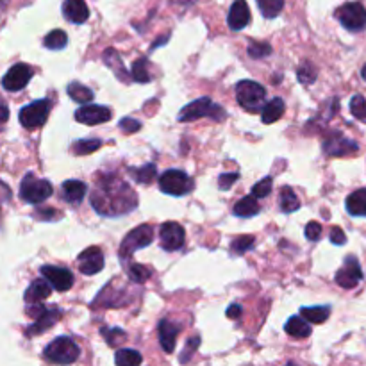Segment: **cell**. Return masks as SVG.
Wrapping results in <instances>:
<instances>
[{
	"label": "cell",
	"instance_id": "obj_21",
	"mask_svg": "<svg viewBox=\"0 0 366 366\" xmlns=\"http://www.w3.org/2000/svg\"><path fill=\"white\" fill-rule=\"evenodd\" d=\"M50 293H52V286L47 279H36V280H32L31 286L27 287V292H25L24 299H25V302L36 304V302H41V300L48 299Z\"/></svg>",
	"mask_w": 366,
	"mask_h": 366
},
{
	"label": "cell",
	"instance_id": "obj_17",
	"mask_svg": "<svg viewBox=\"0 0 366 366\" xmlns=\"http://www.w3.org/2000/svg\"><path fill=\"white\" fill-rule=\"evenodd\" d=\"M61 316H63V313H61L60 307H47L40 316H36L34 323L27 329V336L41 334V332L48 331Z\"/></svg>",
	"mask_w": 366,
	"mask_h": 366
},
{
	"label": "cell",
	"instance_id": "obj_42",
	"mask_svg": "<svg viewBox=\"0 0 366 366\" xmlns=\"http://www.w3.org/2000/svg\"><path fill=\"white\" fill-rule=\"evenodd\" d=\"M272 54V47L268 43H259V41H254V43L248 45V55L252 60H261V57H266V55Z\"/></svg>",
	"mask_w": 366,
	"mask_h": 366
},
{
	"label": "cell",
	"instance_id": "obj_52",
	"mask_svg": "<svg viewBox=\"0 0 366 366\" xmlns=\"http://www.w3.org/2000/svg\"><path fill=\"white\" fill-rule=\"evenodd\" d=\"M170 2L175 6H191L194 2H197V0H170Z\"/></svg>",
	"mask_w": 366,
	"mask_h": 366
},
{
	"label": "cell",
	"instance_id": "obj_16",
	"mask_svg": "<svg viewBox=\"0 0 366 366\" xmlns=\"http://www.w3.org/2000/svg\"><path fill=\"white\" fill-rule=\"evenodd\" d=\"M81 273L84 276H95V273L102 272L104 268V254L99 247L86 248L79 257H77Z\"/></svg>",
	"mask_w": 366,
	"mask_h": 366
},
{
	"label": "cell",
	"instance_id": "obj_32",
	"mask_svg": "<svg viewBox=\"0 0 366 366\" xmlns=\"http://www.w3.org/2000/svg\"><path fill=\"white\" fill-rule=\"evenodd\" d=\"M68 43V38H67V32L61 31V29H55V31L48 32L45 36L43 45L48 48V50H63Z\"/></svg>",
	"mask_w": 366,
	"mask_h": 366
},
{
	"label": "cell",
	"instance_id": "obj_9",
	"mask_svg": "<svg viewBox=\"0 0 366 366\" xmlns=\"http://www.w3.org/2000/svg\"><path fill=\"white\" fill-rule=\"evenodd\" d=\"M48 114H50V100L41 99L22 107L18 118L25 129H36L47 122Z\"/></svg>",
	"mask_w": 366,
	"mask_h": 366
},
{
	"label": "cell",
	"instance_id": "obj_51",
	"mask_svg": "<svg viewBox=\"0 0 366 366\" xmlns=\"http://www.w3.org/2000/svg\"><path fill=\"white\" fill-rule=\"evenodd\" d=\"M8 118H9V109L4 106V104H0V126L8 122Z\"/></svg>",
	"mask_w": 366,
	"mask_h": 366
},
{
	"label": "cell",
	"instance_id": "obj_37",
	"mask_svg": "<svg viewBox=\"0 0 366 366\" xmlns=\"http://www.w3.org/2000/svg\"><path fill=\"white\" fill-rule=\"evenodd\" d=\"M256 245V238L254 236H240L236 238V240L231 243V250H233V254H236V256H241V254L248 252L250 248Z\"/></svg>",
	"mask_w": 366,
	"mask_h": 366
},
{
	"label": "cell",
	"instance_id": "obj_28",
	"mask_svg": "<svg viewBox=\"0 0 366 366\" xmlns=\"http://www.w3.org/2000/svg\"><path fill=\"white\" fill-rule=\"evenodd\" d=\"M302 318L311 323H323L331 316V307L329 306H315V307H302L300 309Z\"/></svg>",
	"mask_w": 366,
	"mask_h": 366
},
{
	"label": "cell",
	"instance_id": "obj_29",
	"mask_svg": "<svg viewBox=\"0 0 366 366\" xmlns=\"http://www.w3.org/2000/svg\"><path fill=\"white\" fill-rule=\"evenodd\" d=\"M279 205H280V211H283V213H287V215L295 213L297 209L300 208L299 197H297L295 191H293L290 186H284L283 191H280Z\"/></svg>",
	"mask_w": 366,
	"mask_h": 366
},
{
	"label": "cell",
	"instance_id": "obj_30",
	"mask_svg": "<svg viewBox=\"0 0 366 366\" xmlns=\"http://www.w3.org/2000/svg\"><path fill=\"white\" fill-rule=\"evenodd\" d=\"M142 354L138 351H133V348H120L114 354V362L118 366H138L142 365Z\"/></svg>",
	"mask_w": 366,
	"mask_h": 366
},
{
	"label": "cell",
	"instance_id": "obj_22",
	"mask_svg": "<svg viewBox=\"0 0 366 366\" xmlns=\"http://www.w3.org/2000/svg\"><path fill=\"white\" fill-rule=\"evenodd\" d=\"M61 191H63V198L70 204H79L83 202L84 195L88 191V186L83 181H77V179H70V181H65L61 186Z\"/></svg>",
	"mask_w": 366,
	"mask_h": 366
},
{
	"label": "cell",
	"instance_id": "obj_34",
	"mask_svg": "<svg viewBox=\"0 0 366 366\" xmlns=\"http://www.w3.org/2000/svg\"><path fill=\"white\" fill-rule=\"evenodd\" d=\"M102 147V142L97 138H91V140H79V142H75L72 145V150H74L77 156H88V154L95 152L97 149Z\"/></svg>",
	"mask_w": 366,
	"mask_h": 366
},
{
	"label": "cell",
	"instance_id": "obj_24",
	"mask_svg": "<svg viewBox=\"0 0 366 366\" xmlns=\"http://www.w3.org/2000/svg\"><path fill=\"white\" fill-rule=\"evenodd\" d=\"M345 205L352 217H366V188H361L348 195Z\"/></svg>",
	"mask_w": 366,
	"mask_h": 366
},
{
	"label": "cell",
	"instance_id": "obj_12",
	"mask_svg": "<svg viewBox=\"0 0 366 366\" xmlns=\"http://www.w3.org/2000/svg\"><path fill=\"white\" fill-rule=\"evenodd\" d=\"M361 279L362 270L358 257L348 256L345 259V263H343V266L338 270V273H336V283L341 287H345V290H352V287L358 286Z\"/></svg>",
	"mask_w": 366,
	"mask_h": 366
},
{
	"label": "cell",
	"instance_id": "obj_40",
	"mask_svg": "<svg viewBox=\"0 0 366 366\" xmlns=\"http://www.w3.org/2000/svg\"><path fill=\"white\" fill-rule=\"evenodd\" d=\"M351 111L355 118L366 122V99L362 95H354L351 100Z\"/></svg>",
	"mask_w": 366,
	"mask_h": 366
},
{
	"label": "cell",
	"instance_id": "obj_27",
	"mask_svg": "<svg viewBox=\"0 0 366 366\" xmlns=\"http://www.w3.org/2000/svg\"><path fill=\"white\" fill-rule=\"evenodd\" d=\"M283 113H284V100L273 99L263 106V109H261V120H263V123H273L283 116Z\"/></svg>",
	"mask_w": 366,
	"mask_h": 366
},
{
	"label": "cell",
	"instance_id": "obj_20",
	"mask_svg": "<svg viewBox=\"0 0 366 366\" xmlns=\"http://www.w3.org/2000/svg\"><path fill=\"white\" fill-rule=\"evenodd\" d=\"M179 331H181V327L175 325L170 320H161V323H159V343H161L163 351L168 352V354L175 351Z\"/></svg>",
	"mask_w": 366,
	"mask_h": 366
},
{
	"label": "cell",
	"instance_id": "obj_15",
	"mask_svg": "<svg viewBox=\"0 0 366 366\" xmlns=\"http://www.w3.org/2000/svg\"><path fill=\"white\" fill-rule=\"evenodd\" d=\"M113 113L106 106H81L75 111V120L86 126H99L109 122Z\"/></svg>",
	"mask_w": 366,
	"mask_h": 366
},
{
	"label": "cell",
	"instance_id": "obj_7",
	"mask_svg": "<svg viewBox=\"0 0 366 366\" xmlns=\"http://www.w3.org/2000/svg\"><path fill=\"white\" fill-rule=\"evenodd\" d=\"M336 18L346 31L359 32L366 29V8L361 2H346L336 11Z\"/></svg>",
	"mask_w": 366,
	"mask_h": 366
},
{
	"label": "cell",
	"instance_id": "obj_4",
	"mask_svg": "<svg viewBox=\"0 0 366 366\" xmlns=\"http://www.w3.org/2000/svg\"><path fill=\"white\" fill-rule=\"evenodd\" d=\"M264 97L266 91L261 84L254 83V81H240L236 84V99L243 109L250 111V113H257L263 109Z\"/></svg>",
	"mask_w": 366,
	"mask_h": 366
},
{
	"label": "cell",
	"instance_id": "obj_53",
	"mask_svg": "<svg viewBox=\"0 0 366 366\" xmlns=\"http://www.w3.org/2000/svg\"><path fill=\"white\" fill-rule=\"evenodd\" d=\"M361 75H362V79L366 81V65H365V67H362V70H361Z\"/></svg>",
	"mask_w": 366,
	"mask_h": 366
},
{
	"label": "cell",
	"instance_id": "obj_23",
	"mask_svg": "<svg viewBox=\"0 0 366 366\" xmlns=\"http://www.w3.org/2000/svg\"><path fill=\"white\" fill-rule=\"evenodd\" d=\"M284 331H286V334L292 336V338L304 339L311 334V325L302 316H292L286 322V325H284Z\"/></svg>",
	"mask_w": 366,
	"mask_h": 366
},
{
	"label": "cell",
	"instance_id": "obj_8",
	"mask_svg": "<svg viewBox=\"0 0 366 366\" xmlns=\"http://www.w3.org/2000/svg\"><path fill=\"white\" fill-rule=\"evenodd\" d=\"M154 241V229L150 225H140L133 229L120 245V259H129L138 248L149 247Z\"/></svg>",
	"mask_w": 366,
	"mask_h": 366
},
{
	"label": "cell",
	"instance_id": "obj_14",
	"mask_svg": "<svg viewBox=\"0 0 366 366\" xmlns=\"http://www.w3.org/2000/svg\"><path fill=\"white\" fill-rule=\"evenodd\" d=\"M323 150H325L327 156H332V158H343V156H352L359 150L358 143H354L352 140L345 138L341 134H332L323 142Z\"/></svg>",
	"mask_w": 366,
	"mask_h": 366
},
{
	"label": "cell",
	"instance_id": "obj_48",
	"mask_svg": "<svg viewBox=\"0 0 366 366\" xmlns=\"http://www.w3.org/2000/svg\"><path fill=\"white\" fill-rule=\"evenodd\" d=\"M331 241L334 245H345L346 243V236L339 227H332L331 231Z\"/></svg>",
	"mask_w": 366,
	"mask_h": 366
},
{
	"label": "cell",
	"instance_id": "obj_54",
	"mask_svg": "<svg viewBox=\"0 0 366 366\" xmlns=\"http://www.w3.org/2000/svg\"><path fill=\"white\" fill-rule=\"evenodd\" d=\"M6 2H8V0H0V9L4 8V6H6Z\"/></svg>",
	"mask_w": 366,
	"mask_h": 366
},
{
	"label": "cell",
	"instance_id": "obj_1",
	"mask_svg": "<svg viewBox=\"0 0 366 366\" xmlns=\"http://www.w3.org/2000/svg\"><path fill=\"white\" fill-rule=\"evenodd\" d=\"M90 201L97 213L111 218L130 213L138 205L134 189L116 175H100Z\"/></svg>",
	"mask_w": 366,
	"mask_h": 366
},
{
	"label": "cell",
	"instance_id": "obj_10",
	"mask_svg": "<svg viewBox=\"0 0 366 366\" xmlns=\"http://www.w3.org/2000/svg\"><path fill=\"white\" fill-rule=\"evenodd\" d=\"M184 227L179 225L177 222H166L159 229V241H161V247L168 252H175L179 248H182L184 245Z\"/></svg>",
	"mask_w": 366,
	"mask_h": 366
},
{
	"label": "cell",
	"instance_id": "obj_45",
	"mask_svg": "<svg viewBox=\"0 0 366 366\" xmlns=\"http://www.w3.org/2000/svg\"><path fill=\"white\" fill-rule=\"evenodd\" d=\"M322 236V225L318 222H309L306 225V238L309 241H318Z\"/></svg>",
	"mask_w": 366,
	"mask_h": 366
},
{
	"label": "cell",
	"instance_id": "obj_35",
	"mask_svg": "<svg viewBox=\"0 0 366 366\" xmlns=\"http://www.w3.org/2000/svg\"><path fill=\"white\" fill-rule=\"evenodd\" d=\"M156 172H158V168H156V165H152V163L142 166L140 170H130L134 179L138 182H142V184H150V182L154 181V177H156Z\"/></svg>",
	"mask_w": 366,
	"mask_h": 366
},
{
	"label": "cell",
	"instance_id": "obj_25",
	"mask_svg": "<svg viewBox=\"0 0 366 366\" xmlns=\"http://www.w3.org/2000/svg\"><path fill=\"white\" fill-rule=\"evenodd\" d=\"M259 209H261L259 202H257V198L250 194L248 197H243L241 201L236 202L233 213L240 218H250L254 217V215L259 213Z\"/></svg>",
	"mask_w": 366,
	"mask_h": 366
},
{
	"label": "cell",
	"instance_id": "obj_19",
	"mask_svg": "<svg viewBox=\"0 0 366 366\" xmlns=\"http://www.w3.org/2000/svg\"><path fill=\"white\" fill-rule=\"evenodd\" d=\"M63 15L68 22L79 25L90 18V9L84 0H65Z\"/></svg>",
	"mask_w": 366,
	"mask_h": 366
},
{
	"label": "cell",
	"instance_id": "obj_47",
	"mask_svg": "<svg viewBox=\"0 0 366 366\" xmlns=\"http://www.w3.org/2000/svg\"><path fill=\"white\" fill-rule=\"evenodd\" d=\"M238 177H240L238 173H224V175H220V179H218V188L229 189L238 181Z\"/></svg>",
	"mask_w": 366,
	"mask_h": 366
},
{
	"label": "cell",
	"instance_id": "obj_31",
	"mask_svg": "<svg viewBox=\"0 0 366 366\" xmlns=\"http://www.w3.org/2000/svg\"><path fill=\"white\" fill-rule=\"evenodd\" d=\"M70 99L75 100L79 104H88L91 99H93V91L90 90L88 86H83L81 83H70L67 88Z\"/></svg>",
	"mask_w": 366,
	"mask_h": 366
},
{
	"label": "cell",
	"instance_id": "obj_3",
	"mask_svg": "<svg viewBox=\"0 0 366 366\" xmlns=\"http://www.w3.org/2000/svg\"><path fill=\"white\" fill-rule=\"evenodd\" d=\"M204 116H211L215 120H222L225 116L224 111L220 106L213 104V100L209 97H202V99L194 100L189 102L188 106L182 107V111L179 113V122H194V120L204 118Z\"/></svg>",
	"mask_w": 366,
	"mask_h": 366
},
{
	"label": "cell",
	"instance_id": "obj_44",
	"mask_svg": "<svg viewBox=\"0 0 366 366\" xmlns=\"http://www.w3.org/2000/svg\"><path fill=\"white\" fill-rule=\"evenodd\" d=\"M198 345H201V338H198V336H194V338H189L188 341H186L184 352H182V355H181V359H179V361L188 362L189 358H191V355H194V352L198 348Z\"/></svg>",
	"mask_w": 366,
	"mask_h": 366
},
{
	"label": "cell",
	"instance_id": "obj_50",
	"mask_svg": "<svg viewBox=\"0 0 366 366\" xmlns=\"http://www.w3.org/2000/svg\"><path fill=\"white\" fill-rule=\"evenodd\" d=\"M11 201V189L4 184V182L0 181V204H4V202Z\"/></svg>",
	"mask_w": 366,
	"mask_h": 366
},
{
	"label": "cell",
	"instance_id": "obj_43",
	"mask_svg": "<svg viewBox=\"0 0 366 366\" xmlns=\"http://www.w3.org/2000/svg\"><path fill=\"white\" fill-rule=\"evenodd\" d=\"M102 336H106L107 345L116 346L118 343H122L123 339H127V334L122 331V329H102Z\"/></svg>",
	"mask_w": 366,
	"mask_h": 366
},
{
	"label": "cell",
	"instance_id": "obj_46",
	"mask_svg": "<svg viewBox=\"0 0 366 366\" xmlns=\"http://www.w3.org/2000/svg\"><path fill=\"white\" fill-rule=\"evenodd\" d=\"M120 129H122L126 134H133L136 133V130L142 129V123L134 118H123L120 120Z\"/></svg>",
	"mask_w": 366,
	"mask_h": 366
},
{
	"label": "cell",
	"instance_id": "obj_49",
	"mask_svg": "<svg viewBox=\"0 0 366 366\" xmlns=\"http://www.w3.org/2000/svg\"><path fill=\"white\" fill-rule=\"evenodd\" d=\"M241 313H243V309H241L240 304H231V306H229V309H227V316H229V318H231V320L240 318Z\"/></svg>",
	"mask_w": 366,
	"mask_h": 366
},
{
	"label": "cell",
	"instance_id": "obj_13",
	"mask_svg": "<svg viewBox=\"0 0 366 366\" xmlns=\"http://www.w3.org/2000/svg\"><path fill=\"white\" fill-rule=\"evenodd\" d=\"M41 276L50 283V286L57 292H68L74 286V273L63 266H52V264H45L41 266Z\"/></svg>",
	"mask_w": 366,
	"mask_h": 366
},
{
	"label": "cell",
	"instance_id": "obj_33",
	"mask_svg": "<svg viewBox=\"0 0 366 366\" xmlns=\"http://www.w3.org/2000/svg\"><path fill=\"white\" fill-rule=\"evenodd\" d=\"M256 2L264 18H276L284 8V0H256Z\"/></svg>",
	"mask_w": 366,
	"mask_h": 366
},
{
	"label": "cell",
	"instance_id": "obj_36",
	"mask_svg": "<svg viewBox=\"0 0 366 366\" xmlns=\"http://www.w3.org/2000/svg\"><path fill=\"white\" fill-rule=\"evenodd\" d=\"M127 273H129V277L134 280V283H140V284H143L150 276H152V272H150L149 268L138 263H130L129 266H127Z\"/></svg>",
	"mask_w": 366,
	"mask_h": 366
},
{
	"label": "cell",
	"instance_id": "obj_2",
	"mask_svg": "<svg viewBox=\"0 0 366 366\" xmlns=\"http://www.w3.org/2000/svg\"><path fill=\"white\" fill-rule=\"evenodd\" d=\"M79 346L68 336H60L45 346V359L55 365H72L79 359Z\"/></svg>",
	"mask_w": 366,
	"mask_h": 366
},
{
	"label": "cell",
	"instance_id": "obj_11",
	"mask_svg": "<svg viewBox=\"0 0 366 366\" xmlns=\"http://www.w3.org/2000/svg\"><path fill=\"white\" fill-rule=\"evenodd\" d=\"M32 75H34V70H32L29 65L16 63L15 67L9 68L8 74L4 75L2 86L8 91H20L27 86L29 81L32 79Z\"/></svg>",
	"mask_w": 366,
	"mask_h": 366
},
{
	"label": "cell",
	"instance_id": "obj_6",
	"mask_svg": "<svg viewBox=\"0 0 366 366\" xmlns=\"http://www.w3.org/2000/svg\"><path fill=\"white\" fill-rule=\"evenodd\" d=\"M52 184L45 179L36 177L34 173H27L20 184V197L27 204H41L52 195Z\"/></svg>",
	"mask_w": 366,
	"mask_h": 366
},
{
	"label": "cell",
	"instance_id": "obj_18",
	"mask_svg": "<svg viewBox=\"0 0 366 366\" xmlns=\"http://www.w3.org/2000/svg\"><path fill=\"white\" fill-rule=\"evenodd\" d=\"M250 22V9H248V4L245 0H236L231 9H229V16H227V24L229 27L233 31H241L245 29Z\"/></svg>",
	"mask_w": 366,
	"mask_h": 366
},
{
	"label": "cell",
	"instance_id": "obj_41",
	"mask_svg": "<svg viewBox=\"0 0 366 366\" xmlns=\"http://www.w3.org/2000/svg\"><path fill=\"white\" fill-rule=\"evenodd\" d=\"M272 188H273V179L272 177H264V179H261V181L257 182L256 186H254L250 194H252L256 198H263V197H268V195L272 194Z\"/></svg>",
	"mask_w": 366,
	"mask_h": 366
},
{
	"label": "cell",
	"instance_id": "obj_38",
	"mask_svg": "<svg viewBox=\"0 0 366 366\" xmlns=\"http://www.w3.org/2000/svg\"><path fill=\"white\" fill-rule=\"evenodd\" d=\"M297 77H299V81L302 84H313L316 79V68L311 63L304 61L299 67V70H297Z\"/></svg>",
	"mask_w": 366,
	"mask_h": 366
},
{
	"label": "cell",
	"instance_id": "obj_39",
	"mask_svg": "<svg viewBox=\"0 0 366 366\" xmlns=\"http://www.w3.org/2000/svg\"><path fill=\"white\" fill-rule=\"evenodd\" d=\"M130 75H133V79L136 81V83H142V84L149 83L150 74L149 70H147V60L136 61V63L133 65V72H130Z\"/></svg>",
	"mask_w": 366,
	"mask_h": 366
},
{
	"label": "cell",
	"instance_id": "obj_5",
	"mask_svg": "<svg viewBox=\"0 0 366 366\" xmlns=\"http://www.w3.org/2000/svg\"><path fill=\"white\" fill-rule=\"evenodd\" d=\"M159 189L172 197H184L194 189V181L182 170H166L159 177Z\"/></svg>",
	"mask_w": 366,
	"mask_h": 366
},
{
	"label": "cell",
	"instance_id": "obj_26",
	"mask_svg": "<svg viewBox=\"0 0 366 366\" xmlns=\"http://www.w3.org/2000/svg\"><path fill=\"white\" fill-rule=\"evenodd\" d=\"M104 61H106L107 67L114 72V75H116L122 83H129V74H127L126 67L122 65L118 52L114 50V48H107V50L104 52Z\"/></svg>",
	"mask_w": 366,
	"mask_h": 366
}]
</instances>
